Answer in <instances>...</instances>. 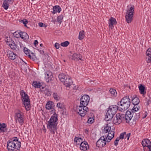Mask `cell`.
<instances>
[{
  "instance_id": "6da1fadb",
  "label": "cell",
  "mask_w": 151,
  "mask_h": 151,
  "mask_svg": "<svg viewBox=\"0 0 151 151\" xmlns=\"http://www.w3.org/2000/svg\"><path fill=\"white\" fill-rule=\"evenodd\" d=\"M58 115L55 113L51 116L47 124V128L50 132L53 134L57 132L58 129Z\"/></svg>"
},
{
  "instance_id": "7a4b0ae2",
  "label": "cell",
  "mask_w": 151,
  "mask_h": 151,
  "mask_svg": "<svg viewBox=\"0 0 151 151\" xmlns=\"http://www.w3.org/2000/svg\"><path fill=\"white\" fill-rule=\"evenodd\" d=\"M21 146V142L17 137H15L10 139L7 142V149L9 151H17L20 150Z\"/></svg>"
},
{
  "instance_id": "3957f363",
  "label": "cell",
  "mask_w": 151,
  "mask_h": 151,
  "mask_svg": "<svg viewBox=\"0 0 151 151\" xmlns=\"http://www.w3.org/2000/svg\"><path fill=\"white\" fill-rule=\"evenodd\" d=\"M131 104V100L129 96H125L122 98L118 104V110L122 112L126 111L129 108Z\"/></svg>"
},
{
  "instance_id": "277c9868",
  "label": "cell",
  "mask_w": 151,
  "mask_h": 151,
  "mask_svg": "<svg viewBox=\"0 0 151 151\" xmlns=\"http://www.w3.org/2000/svg\"><path fill=\"white\" fill-rule=\"evenodd\" d=\"M135 8L133 5L131 4L128 5L126 7L125 13V19L128 24L132 22L134 18Z\"/></svg>"
},
{
  "instance_id": "5b68a950",
  "label": "cell",
  "mask_w": 151,
  "mask_h": 151,
  "mask_svg": "<svg viewBox=\"0 0 151 151\" xmlns=\"http://www.w3.org/2000/svg\"><path fill=\"white\" fill-rule=\"evenodd\" d=\"M20 94L22 103L24 108L27 111H29L31 108V101L29 96L23 90L21 91Z\"/></svg>"
},
{
  "instance_id": "8992f818",
  "label": "cell",
  "mask_w": 151,
  "mask_h": 151,
  "mask_svg": "<svg viewBox=\"0 0 151 151\" xmlns=\"http://www.w3.org/2000/svg\"><path fill=\"white\" fill-rule=\"evenodd\" d=\"M58 78L59 80L66 87H70L73 84L72 78L69 75L66 74H60L58 75Z\"/></svg>"
},
{
  "instance_id": "52a82bcc",
  "label": "cell",
  "mask_w": 151,
  "mask_h": 151,
  "mask_svg": "<svg viewBox=\"0 0 151 151\" xmlns=\"http://www.w3.org/2000/svg\"><path fill=\"white\" fill-rule=\"evenodd\" d=\"M118 110V106L116 105H112L109 107L106 115L105 120L106 121L111 120Z\"/></svg>"
},
{
  "instance_id": "ba28073f",
  "label": "cell",
  "mask_w": 151,
  "mask_h": 151,
  "mask_svg": "<svg viewBox=\"0 0 151 151\" xmlns=\"http://www.w3.org/2000/svg\"><path fill=\"white\" fill-rule=\"evenodd\" d=\"M13 35L16 38H21L25 40H27L29 39V36L26 33L19 30L15 32L13 34Z\"/></svg>"
},
{
  "instance_id": "9c48e42d",
  "label": "cell",
  "mask_w": 151,
  "mask_h": 151,
  "mask_svg": "<svg viewBox=\"0 0 151 151\" xmlns=\"http://www.w3.org/2000/svg\"><path fill=\"white\" fill-rule=\"evenodd\" d=\"M15 119L17 122L19 123L21 125H23L24 122V117L22 112L19 111L15 113Z\"/></svg>"
},
{
  "instance_id": "30bf717a",
  "label": "cell",
  "mask_w": 151,
  "mask_h": 151,
  "mask_svg": "<svg viewBox=\"0 0 151 151\" xmlns=\"http://www.w3.org/2000/svg\"><path fill=\"white\" fill-rule=\"evenodd\" d=\"M6 43L13 50H15L17 49V46L16 44L11 38L9 37L6 38L5 39Z\"/></svg>"
},
{
  "instance_id": "8fae6325",
  "label": "cell",
  "mask_w": 151,
  "mask_h": 151,
  "mask_svg": "<svg viewBox=\"0 0 151 151\" xmlns=\"http://www.w3.org/2000/svg\"><path fill=\"white\" fill-rule=\"evenodd\" d=\"M106 137L105 136H102L98 140L96 143V146L98 148H101L105 146L107 144Z\"/></svg>"
},
{
  "instance_id": "7c38bea8",
  "label": "cell",
  "mask_w": 151,
  "mask_h": 151,
  "mask_svg": "<svg viewBox=\"0 0 151 151\" xmlns=\"http://www.w3.org/2000/svg\"><path fill=\"white\" fill-rule=\"evenodd\" d=\"M88 109L86 106L81 105L78 108V113L82 117H84L88 112Z\"/></svg>"
},
{
  "instance_id": "4fadbf2b",
  "label": "cell",
  "mask_w": 151,
  "mask_h": 151,
  "mask_svg": "<svg viewBox=\"0 0 151 151\" xmlns=\"http://www.w3.org/2000/svg\"><path fill=\"white\" fill-rule=\"evenodd\" d=\"M134 113L132 110L129 109L127 111L125 115L126 122L127 123H129L132 119Z\"/></svg>"
},
{
  "instance_id": "5bb4252c",
  "label": "cell",
  "mask_w": 151,
  "mask_h": 151,
  "mask_svg": "<svg viewBox=\"0 0 151 151\" xmlns=\"http://www.w3.org/2000/svg\"><path fill=\"white\" fill-rule=\"evenodd\" d=\"M24 52L26 55L31 59L33 60H35L36 59V57L34 53L27 49V48L24 47L23 49Z\"/></svg>"
},
{
  "instance_id": "9a60e30c",
  "label": "cell",
  "mask_w": 151,
  "mask_h": 151,
  "mask_svg": "<svg viewBox=\"0 0 151 151\" xmlns=\"http://www.w3.org/2000/svg\"><path fill=\"white\" fill-rule=\"evenodd\" d=\"M90 97L88 95H84L83 96L81 99L80 103L81 106H87L88 105Z\"/></svg>"
},
{
  "instance_id": "2e32d148",
  "label": "cell",
  "mask_w": 151,
  "mask_h": 151,
  "mask_svg": "<svg viewBox=\"0 0 151 151\" xmlns=\"http://www.w3.org/2000/svg\"><path fill=\"white\" fill-rule=\"evenodd\" d=\"M108 24L109 28L112 30L114 28V26L117 24V22L115 18L111 17L108 20Z\"/></svg>"
},
{
  "instance_id": "e0dca14e",
  "label": "cell",
  "mask_w": 151,
  "mask_h": 151,
  "mask_svg": "<svg viewBox=\"0 0 151 151\" xmlns=\"http://www.w3.org/2000/svg\"><path fill=\"white\" fill-rule=\"evenodd\" d=\"M141 144L143 147H147L149 151H151V142L149 139H144L142 141Z\"/></svg>"
},
{
  "instance_id": "ac0fdd59",
  "label": "cell",
  "mask_w": 151,
  "mask_h": 151,
  "mask_svg": "<svg viewBox=\"0 0 151 151\" xmlns=\"http://www.w3.org/2000/svg\"><path fill=\"white\" fill-rule=\"evenodd\" d=\"M122 122V118L120 113L116 115L113 120V123L115 125H117L120 124Z\"/></svg>"
},
{
  "instance_id": "d6986e66",
  "label": "cell",
  "mask_w": 151,
  "mask_h": 151,
  "mask_svg": "<svg viewBox=\"0 0 151 151\" xmlns=\"http://www.w3.org/2000/svg\"><path fill=\"white\" fill-rule=\"evenodd\" d=\"M146 61L147 63H151V48H149L146 52Z\"/></svg>"
},
{
  "instance_id": "ffe728a7",
  "label": "cell",
  "mask_w": 151,
  "mask_h": 151,
  "mask_svg": "<svg viewBox=\"0 0 151 151\" xmlns=\"http://www.w3.org/2000/svg\"><path fill=\"white\" fill-rule=\"evenodd\" d=\"M138 88L140 94L144 96L146 94V86L142 84H139Z\"/></svg>"
},
{
  "instance_id": "44dd1931",
  "label": "cell",
  "mask_w": 151,
  "mask_h": 151,
  "mask_svg": "<svg viewBox=\"0 0 151 151\" xmlns=\"http://www.w3.org/2000/svg\"><path fill=\"white\" fill-rule=\"evenodd\" d=\"M53 76L50 72L47 71L45 73V79L47 82H49L52 81Z\"/></svg>"
},
{
  "instance_id": "7402d4cb",
  "label": "cell",
  "mask_w": 151,
  "mask_h": 151,
  "mask_svg": "<svg viewBox=\"0 0 151 151\" xmlns=\"http://www.w3.org/2000/svg\"><path fill=\"white\" fill-rule=\"evenodd\" d=\"M55 105L54 103L51 101H48L47 102L45 108L47 110H51L55 108Z\"/></svg>"
},
{
  "instance_id": "603a6c76",
  "label": "cell",
  "mask_w": 151,
  "mask_h": 151,
  "mask_svg": "<svg viewBox=\"0 0 151 151\" xmlns=\"http://www.w3.org/2000/svg\"><path fill=\"white\" fill-rule=\"evenodd\" d=\"M89 146L87 142H82L80 146V149L82 151H87L89 149Z\"/></svg>"
},
{
  "instance_id": "cb8c5ba5",
  "label": "cell",
  "mask_w": 151,
  "mask_h": 151,
  "mask_svg": "<svg viewBox=\"0 0 151 151\" xmlns=\"http://www.w3.org/2000/svg\"><path fill=\"white\" fill-rule=\"evenodd\" d=\"M53 11L52 13L53 14H55L57 13H59L61 11V7L59 5H55L53 7Z\"/></svg>"
},
{
  "instance_id": "d4e9b609",
  "label": "cell",
  "mask_w": 151,
  "mask_h": 151,
  "mask_svg": "<svg viewBox=\"0 0 151 151\" xmlns=\"http://www.w3.org/2000/svg\"><path fill=\"white\" fill-rule=\"evenodd\" d=\"M114 131H112L108 134L106 137V140L107 143H109L111 140L114 138Z\"/></svg>"
},
{
  "instance_id": "484cf974",
  "label": "cell",
  "mask_w": 151,
  "mask_h": 151,
  "mask_svg": "<svg viewBox=\"0 0 151 151\" xmlns=\"http://www.w3.org/2000/svg\"><path fill=\"white\" fill-rule=\"evenodd\" d=\"M7 55L8 58L11 60H14L16 58V55L11 51H7Z\"/></svg>"
},
{
  "instance_id": "4316f807",
  "label": "cell",
  "mask_w": 151,
  "mask_h": 151,
  "mask_svg": "<svg viewBox=\"0 0 151 151\" xmlns=\"http://www.w3.org/2000/svg\"><path fill=\"white\" fill-rule=\"evenodd\" d=\"M73 59L76 61H81L82 60V57L80 54L78 53H75L72 56Z\"/></svg>"
},
{
  "instance_id": "83f0119b",
  "label": "cell",
  "mask_w": 151,
  "mask_h": 151,
  "mask_svg": "<svg viewBox=\"0 0 151 151\" xmlns=\"http://www.w3.org/2000/svg\"><path fill=\"white\" fill-rule=\"evenodd\" d=\"M140 102L139 99L136 96H134L132 100V103L134 105H138Z\"/></svg>"
},
{
  "instance_id": "f1b7e54d",
  "label": "cell",
  "mask_w": 151,
  "mask_h": 151,
  "mask_svg": "<svg viewBox=\"0 0 151 151\" xmlns=\"http://www.w3.org/2000/svg\"><path fill=\"white\" fill-rule=\"evenodd\" d=\"M32 85L35 88L37 89L40 88L43 86V84L39 81H34L32 83Z\"/></svg>"
},
{
  "instance_id": "f546056e",
  "label": "cell",
  "mask_w": 151,
  "mask_h": 151,
  "mask_svg": "<svg viewBox=\"0 0 151 151\" xmlns=\"http://www.w3.org/2000/svg\"><path fill=\"white\" fill-rule=\"evenodd\" d=\"M0 126V132L1 133H4L7 132V126L5 123H1Z\"/></svg>"
},
{
  "instance_id": "4dcf8cb0",
  "label": "cell",
  "mask_w": 151,
  "mask_h": 151,
  "mask_svg": "<svg viewBox=\"0 0 151 151\" xmlns=\"http://www.w3.org/2000/svg\"><path fill=\"white\" fill-rule=\"evenodd\" d=\"M85 37V32L84 30L80 31L78 34V38L79 40H82Z\"/></svg>"
},
{
  "instance_id": "1f68e13d",
  "label": "cell",
  "mask_w": 151,
  "mask_h": 151,
  "mask_svg": "<svg viewBox=\"0 0 151 151\" xmlns=\"http://www.w3.org/2000/svg\"><path fill=\"white\" fill-rule=\"evenodd\" d=\"M63 15H61L58 16L57 17V22L59 24H61L63 19Z\"/></svg>"
},
{
  "instance_id": "d6a6232c",
  "label": "cell",
  "mask_w": 151,
  "mask_h": 151,
  "mask_svg": "<svg viewBox=\"0 0 151 151\" xmlns=\"http://www.w3.org/2000/svg\"><path fill=\"white\" fill-rule=\"evenodd\" d=\"M110 92L112 96L114 97H116L117 95V93L116 90L113 88H111L110 90Z\"/></svg>"
},
{
  "instance_id": "836d02e7",
  "label": "cell",
  "mask_w": 151,
  "mask_h": 151,
  "mask_svg": "<svg viewBox=\"0 0 151 151\" xmlns=\"http://www.w3.org/2000/svg\"><path fill=\"white\" fill-rule=\"evenodd\" d=\"M111 127L109 126H106L105 128H104V129L103 130V133H107L108 132H110V131H111Z\"/></svg>"
},
{
  "instance_id": "e575fe53",
  "label": "cell",
  "mask_w": 151,
  "mask_h": 151,
  "mask_svg": "<svg viewBox=\"0 0 151 151\" xmlns=\"http://www.w3.org/2000/svg\"><path fill=\"white\" fill-rule=\"evenodd\" d=\"M82 139L79 138H76L75 139L74 141L75 143L77 145L81 144L82 142Z\"/></svg>"
},
{
  "instance_id": "d590c367",
  "label": "cell",
  "mask_w": 151,
  "mask_h": 151,
  "mask_svg": "<svg viewBox=\"0 0 151 151\" xmlns=\"http://www.w3.org/2000/svg\"><path fill=\"white\" fill-rule=\"evenodd\" d=\"M140 109V106H139L135 105L133 108L132 110L134 113L137 112L139 111Z\"/></svg>"
},
{
  "instance_id": "8d00e7d4",
  "label": "cell",
  "mask_w": 151,
  "mask_h": 151,
  "mask_svg": "<svg viewBox=\"0 0 151 151\" xmlns=\"http://www.w3.org/2000/svg\"><path fill=\"white\" fill-rule=\"evenodd\" d=\"M2 1H3V3H6L9 4L13 2L14 0H2Z\"/></svg>"
},
{
  "instance_id": "74e56055",
  "label": "cell",
  "mask_w": 151,
  "mask_h": 151,
  "mask_svg": "<svg viewBox=\"0 0 151 151\" xmlns=\"http://www.w3.org/2000/svg\"><path fill=\"white\" fill-rule=\"evenodd\" d=\"M19 21L21 23H22L25 26H27V23H28V21L27 19H21V20H19Z\"/></svg>"
},
{
  "instance_id": "f35d334b",
  "label": "cell",
  "mask_w": 151,
  "mask_h": 151,
  "mask_svg": "<svg viewBox=\"0 0 151 151\" xmlns=\"http://www.w3.org/2000/svg\"><path fill=\"white\" fill-rule=\"evenodd\" d=\"M69 42L68 41H66L61 43V46L63 47H66L68 46Z\"/></svg>"
},
{
  "instance_id": "ab89813d",
  "label": "cell",
  "mask_w": 151,
  "mask_h": 151,
  "mask_svg": "<svg viewBox=\"0 0 151 151\" xmlns=\"http://www.w3.org/2000/svg\"><path fill=\"white\" fill-rule=\"evenodd\" d=\"M53 96L54 99L57 101H59L60 99V97L57 94L55 93H54Z\"/></svg>"
},
{
  "instance_id": "60d3db41",
  "label": "cell",
  "mask_w": 151,
  "mask_h": 151,
  "mask_svg": "<svg viewBox=\"0 0 151 151\" xmlns=\"http://www.w3.org/2000/svg\"><path fill=\"white\" fill-rule=\"evenodd\" d=\"M94 117H92L89 119L88 121H87V123L90 124H91L93 123L94 122Z\"/></svg>"
},
{
  "instance_id": "b9f144b4",
  "label": "cell",
  "mask_w": 151,
  "mask_h": 151,
  "mask_svg": "<svg viewBox=\"0 0 151 151\" xmlns=\"http://www.w3.org/2000/svg\"><path fill=\"white\" fill-rule=\"evenodd\" d=\"M126 135V132L122 133L120 134V136L119 137V138L120 139H123L124 138L125 136Z\"/></svg>"
},
{
  "instance_id": "7bdbcfd3",
  "label": "cell",
  "mask_w": 151,
  "mask_h": 151,
  "mask_svg": "<svg viewBox=\"0 0 151 151\" xmlns=\"http://www.w3.org/2000/svg\"><path fill=\"white\" fill-rule=\"evenodd\" d=\"M38 25L39 26L41 27H44V28H46L47 26L46 24H45L44 23H42V22H39L38 23Z\"/></svg>"
},
{
  "instance_id": "ee69618b",
  "label": "cell",
  "mask_w": 151,
  "mask_h": 151,
  "mask_svg": "<svg viewBox=\"0 0 151 151\" xmlns=\"http://www.w3.org/2000/svg\"><path fill=\"white\" fill-rule=\"evenodd\" d=\"M57 108L59 109H61L63 108V105L61 103H58V104H57Z\"/></svg>"
},
{
  "instance_id": "f6af8a7d",
  "label": "cell",
  "mask_w": 151,
  "mask_h": 151,
  "mask_svg": "<svg viewBox=\"0 0 151 151\" xmlns=\"http://www.w3.org/2000/svg\"><path fill=\"white\" fill-rule=\"evenodd\" d=\"M120 140V139H119V138L116 139V140H115V141L114 143V145H115V146H117V145L118 144L119 141Z\"/></svg>"
},
{
  "instance_id": "bcb514c9",
  "label": "cell",
  "mask_w": 151,
  "mask_h": 151,
  "mask_svg": "<svg viewBox=\"0 0 151 151\" xmlns=\"http://www.w3.org/2000/svg\"><path fill=\"white\" fill-rule=\"evenodd\" d=\"M55 47L57 49H59L60 47V45L58 43H57L55 44Z\"/></svg>"
},
{
  "instance_id": "7dc6e473",
  "label": "cell",
  "mask_w": 151,
  "mask_h": 151,
  "mask_svg": "<svg viewBox=\"0 0 151 151\" xmlns=\"http://www.w3.org/2000/svg\"><path fill=\"white\" fill-rule=\"evenodd\" d=\"M38 43V42L36 40L34 42V44L35 45V46H36L37 45Z\"/></svg>"
},
{
  "instance_id": "c3c4849f",
  "label": "cell",
  "mask_w": 151,
  "mask_h": 151,
  "mask_svg": "<svg viewBox=\"0 0 151 151\" xmlns=\"http://www.w3.org/2000/svg\"><path fill=\"white\" fill-rule=\"evenodd\" d=\"M35 0H32V1H34Z\"/></svg>"
},
{
  "instance_id": "681fc988",
  "label": "cell",
  "mask_w": 151,
  "mask_h": 151,
  "mask_svg": "<svg viewBox=\"0 0 151 151\" xmlns=\"http://www.w3.org/2000/svg\"></svg>"
}]
</instances>
